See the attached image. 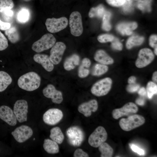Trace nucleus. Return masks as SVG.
Returning <instances> with one entry per match:
<instances>
[{
    "instance_id": "1",
    "label": "nucleus",
    "mask_w": 157,
    "mask_h": 157,
    "mask_svg": "<svg viewBox=\"0 0 157 157\" xmlns=\"http://www.w3.org/2000/svg\"><path fill=\"white\" fill-rule=\"evenodd\" d=\"M41 78L37 73L31 72L21 76L19 78L17 84L21 88L28 91H34L39 88Z\"/></svg>"
},
{
    "instance_id": "2",
    "label": "nucleus",
    "mask_w": 157,
    "mask_h": 157,
    "mask_svg": "<svg viewBox=\"0 0 157 157\" xmlns=\"http://www.w3.org/2000/svg\"><path fill=\"white\" fill-rule=\"evenodd\" d=\"M68 143L74 147H78L83 142L85 134L83 130L77 126H73L69 128L66 131Z\"/></svg>"
},
{
    "instance_id": "3",
    "label": "nucleus",
    "mask_w": 157,
    "mask_h": 157,
    "mask_svg": "<svg viewBox=\"0 0 157 157\" xmlns=\"http://www.w3.org/2000/svg\"><path fill=\"white\" fill-rule=\"evenodd\" d=\"M145 122V119L142 116L134 115L127 118L121 119L119 121V124L123 130L129 131L143 125Z\"/></svg>"
},
{
    "instance_id": "4",
    "label": "nucleus",
    "mask_w": 157,
    "mask_h": 157,
    "mask_svg": "<svg viewBox=\"0 0 157 157\" xmlns=\"http://www.w3.org/2000/svg\"><path fill=\"white\" fill-rule=\"evenodd\" d=\"M56 40L51 34H45L33 44L32 49L37 53L42 52L51 48L55 43Z\"/></svg>"
},
{
    "instance_id": "5",
    "label": "nucleus",
    "mask_w": 157,
    "mask_h": 157,
    "mask_svg": "<svg viewBox=\"0 0 157 157\" xmlns=\"http://www.w3.org/2000/svg\"><path fill=\"white\" fill-rule=\"evenodd\" d=\"M112 81L109 77H106L95 83L91 89L92 94L97 97L106 95L111 89Z\"/></svg>"
},
{
    "instance_id": "6",
    "label": "nucleus",
    "mask_w": 157,
    "mask_h": 157,
    "mask_svg": "<svg viewBox=\"0 0 157 157\" xmlns=\"http://www.w3.org/2000/svg\"><path fill=\"white\" fill-rule=\"evenodd\" d=\"M71 34L75 36H79L83 32L82 17L81 14L78 11H74L70 14L69 21Z\"/></svg>"
},
{
    "instance_id": "7",
    "label": "nucleus",
    "mask_w": 157,
    "mask_h": 157,
    "mask_svg": "<svg viewBox=\"0 0 157 157\" xmlns=\"http://www.w3.org/2000/svg\"><path fill=\"white\" fill-rule=\"evenodd\" d=\"M107 133L103 126H99L90 135L88 142L92 147L97 148L104 142L107 138Z\"/></svg>"
},
{
    "instance_id": "8",
    "label": "nucleus",
    "mask_w": 157,
    "mask_h": 157,
    "mask_svg": "<svg viewBox=\"0 0 157 157\" xmlns=\"http://www.w3.org/2000/svg\"><path fill=\"white\" fill-rule=\"evenodd\" d=\"M68 20L65 17L58 18H47L45 24L48 31L52 33L58 32L65 28L68 25Z\"/></svg>"
},
{
    "instance_id": "9",
    "label": "nucleus",
    "mask_w": 157,
    "mask_h": 157,
    "mask_svg": "<svg viewBox=\"0 0 157 157\" xmlns=\"http://www.w3.org/2000/svg\"><path fill=\"white\" fill-rule=\"evenodd\" d=\"M154 58V55L151 49L148 48H143L139 52L135 65L138 68L145 67L150 64Z\"/></svg>"
},
{
    "instance_id": "10",
    "label": "nucleus",
    "mask_w": 157,
    "mask_h": 157,
    "mask_svg": "<svg viewBox=\"0 0 157 157\" xmlns=\"http://www.w3.org/2000/svg\"><path fill=\"white\" fill-rule=\"evenodd\" d=\"M13 111L19 122L23 123L26 121L28 112L27 101L24 99L17 101L14 105Z\"/></svg>"
},
{
    "instance_id": "11",
    "label": "nucleus",
    "mask_w": 157,
    "mask_h": 157,
    "mask_svg": "<svg viewBox=\"0 0 157 157\" xmlns=\"http://www.w3.org/2000/svg\"><path fill=\"white\" fill-rule=\"evenodd\" d=\"M62 111L57 108H52L47 110L44 114L43 120L46 124L49 125L56 124L62 119Z\"/></svg>"
},
{
    "instance_id": "12",
    "label": "nucleus",
    "mask_w": 157,
    "mask_h": 157,
    "mask_svg": "<svg viewBox=\"0 0 157 157\" xmlns=\"http://www.w3.org/2000/svg\"><path fill=\"white\" fill-rule=\"evenodd\" d=\"M33 133V130L30 127L22 125L16 128L12 132L11 134L17 142L21 143L30 138Z\"/></svg>"
},
{
    "instance_id": "13",
    "label": "nucleus",
    "mask_w": 157,
    "mask_h": 157,
    "mask_svg": "<svg viewBox=\"0 0 157 157\" xmlns=\"http://www.w3.org/2000/svg\"><path fill=\"white\" fill-rule=\"evenodd\" d=\"M66 49L65 44L61 42H56L51 48L49 58L53 65H58L61 62Z\"/></svg>"
},
{
    "instance_id": "14",
    "label": "nucleus",
    "mask_w": 157,
    "mask_h": 157,
    "mask_svg": "<svg viewBox=\"0 0 157 157\" xmlns=\"http://www.w3.org/2000/svg\"><path fill=\"white\" fill-rule=\"evenodd\" d=\"M138 110V108L136 105L132 102H129L121 108L113 110L112 115L114 119H117L125 115L136 113Z\"/></svg>"
},
{
    "instance_id": "15",
    "label": "nucleus",
    "mask_w": 157,
    "mask_h": 157,
    "mask_svg": "<svg viewBox=\"0 0 157 157\" xmlns=\"http://www.w3.org/2000/svg\"><path fill=\"white\" fill-rule=\"evenodd\" d=\"M44 95L47 98H51L52 102L59 104L63 101L62 92L56 89L52 84H49L42 90Z\"/></svg>"
},
{
    "instance_id": "16",
    "label": "nucleus",
    "mask_w": 157,
    "mask_h": 157,
    "mask_svg": "<svg viewBox=\"0 0 157 157\" xmlns=\"http://www.w3.org/2000/svg\"><path fill=\"white\" fill-rule=\"evenodd\" d=\"M0 118L11 126H15L17 123V120L13 111L6 106L0 107Z\"/></svg>"
},
{
    "instance_id": "17",
    "label": "nucleus",
    "mask_w": 157,
    "mask_h": 157,
    "mask_svg": "<svg viewBox=\"0 0 157 157\" xmlns=\"http://www.w3.org/2000/svg\"><path fill=\"white\" fill-rule=\"evenodd\" d=\"M98 108L97 101L93 99L80 104L78 107V110L85 117H87L91 115L92 112H96Z\"/></svg>"
},
{
    "instance_id": "18",
    "label": "nucleus",
    "mask_w": 157,
    "mask_h": 157,
    "mask_svg": "<svg viewBox=\"0 0 157 157\" xmlns=\"http://www.w3.org/2000/svg\"><path fill=\"white\" fill-rule=\"evenodd\" d=\"M33 59L36 63L41 64L47 71L50 72L53 70L54 65L50 60L48 55L37 53L33 56Z\"/></svg>"
},
{
    "instance_id": "19",
    "label": "nucleus",
    "mask_w": 157,
    "mask_h": 157,
    "mask_svg": "<svg viewBox=\"0 0 157 157\" xmlns=\"http://www.w3.org/2000/svg\"><path fill=\"white\" fill-rule=\"evenodd\" d=\"M94 59L100 63L106 65L112 64L114 62L113 59L102 49L98 50L96 52Z\"/></svg>"
},
{
    "instance_id": "20",
    "label": "nucleus",
    "mask_w": 157,
    "mask_h": 157,
    "mask_svg": "<svg viewBox=\"0 0 157 157\" xmlns=\"http://www.w3.org/2000/svg\"><path fill=\"white\" fill-rule=\"evenodd\" d=\"M137 27V24L135 22L122 23L117 26V29L122 35H130Z\"/></svg>"
},
{
    "instance_id": "21",
    "label": "nucleus",
    "mask_w": 157,
    "mask_h": 157,
    "mask_svg": "<svg viewBox=\"0 0 157 157\" xmlns=\"http://www.w3.org/2000/svg\"><path fill=\"white\" fill-rule=\"evenodd\" d=\"M80 58L78 55L74 54L66 58L63 63V67L66 70L74 69L80 63Z\"/></svg>"
},
{
    "instance_id": "22",
    "label": "nucleus",
    "mask_w": 157,
    "mask_h": 157,
    "mask_svg": "<svg viewBox=\"0 0 157 157\" xmlns=\"http://www.w3.org/2000/svg\"><path fill=\"white\" fill-rule=\"evenodd\" d=\"M91 64V61L88 58H85L82 60L78 69V75L79 77L84 78L88 75Z\"/></svg>"
},
{
    "instance_id": "23",
    "label": "nucleus",
    "mask_w": 157,
    "mask_h": 157,
    "mask_svg": "<svg viewBox=\"0 0 157 157\" xmlns=\"http://www.w3.org/2000/svg\"><path fill=\"white\" fill-rule=\"evenodd\" d=\"M58 144L53 140L49 139H45L44 141L43 147L45 151L49 154L58 153L59 151Z\"/></svg>"
},
{
    "instance_id": "24",
    "label": "nucleus",
    "mask_w": 157,
    "mask_h": 157,
    "mask_svg": "<svg viewBox=\"0 0 157 157\" xmlns=\"http://www.w3.org/2000/svg\"><path fill=\"white\" fill-rule=\"evenodd\" d=\"M50 138L58 144H60L64 139V135L60 129L58 127L52 128L50 131Z\"/></svg>"
},
{
    "instance_id": "25",
    "label": "nucleus",
    "mask_w": 157,
    "mask_h": 157,
    "mask_svg": "<svg viewBox=\"0 0 157 157\" xmlns=\"http://www.w3.org/2000/svg\"><path fill=\"white\" fill-rule=\"evenodd\" d=\"M12 79L7 72L0 71V92L4 91L12 83Z\"/></svg>"
},
{
    "instance_id": "26",
    "label": "nucleus",
    "mask_w": 157,
    "mask_h": 157,
    "mask_svg": "<svg viewBox=\"0 0 157 157\" xmlns=\"http://www.w3.org/2000/svg\"><path fill=\"white\" fill-rule=\"evenodd\" d=\"M5 34L6 35L8 40L12 43H15L20 40V35L16 28L14 26L5 30Z\"/></svg>"
},
{
    "instance_id": "27",
    "label": "nucleus",
    "mask_w": 157,
    "mask_h": 157,
    "mask_svg": "<svg viewBox=\"0 0 157 157\" xmlns=\"http://www.w3.org/2000/svg\"><path fill=\"white\" fill-rule=\"evenodd\" d=\"M144 38L143 37L134 35L130 37L127 40L126 47L128 49L133 47L141 45L144 42Z\"/></svg>"
},
{
    "instance_id": "28",
    "label": "nucleus",
    "mask_w": 157,
    "mask_h": 157,
    "mask_svg": "<svg viewBox=\"0 0 157 157\" xmlns=\"http://www.w3.org/2000/svg\"><path fill=\"white\" fill-rule=\"evenodd\" d=\"M108 70L107 65L101 63H97L93 67L91 72L93 76H99L106 73Z\"/></svg>"
},
{
    "instance_id": "29",
    "label": "nucleus",
    "mask_w": 157,
    "mask_h": 157,
    "mask_svg": "<svg viewBox=\"0 0 157 157\" xmlns=\"http://www.w3.org/2000/svg\"><path fill=\"white\" fill-rule=\"evenodd\" d=\"M99 150L101 154V157H111L112 156L113 150V148L107 143L104 142L100 145Z\"/></svg>"
},
{
    "instance_id": "30",
    "label": "nucleus",
    "mask_w": 157,
    "mask_h": 157,
    "mask_svg": "<svg viewBox=\"0 0 157 157\" xmlns=\"http://www.w3.org/2000/svg\"><path fill=\"white\" fill-rule=\"evenodd\" d=\"M30 16V13L29 10L26 8H23L18 12L17 15V19L19 22L24 24L29 20Z\"/></svg>"
},
{
    "instance_id": "31",
    "label": "nucleus",
    "mask_w": 157,
    "mask_h": 157,
    "mask_svg": "<svg viewBox=\"0 0 157 157\" xmlns=\"http://www.w3.org/2000/svg\"><path fill=\"white\" fill-rule=\"evenodd\" d=\"M105 12L104 6L100 4L96 7L91 8L89 12L88 15L90 18L94 17L101 18L103 17Z\"/></svg>"
},
{
    "instance_id": "32",
    "label": "nucleus",
    "mask_w": 157,
    "mask_h": 157,
    "mask_svg": "<svg viewBox=\"0 0 157 157\" xmlns=\"http://www.w3.org/2000/svg\"><path fill=\"white\" fill-rule=\"evenodd\" d=\"M111 16V13L108 11H105L103 16L102 19V28L106 31H109L111 28L110 23V20Z\"/></svg>"
},
{
    "instance_id": "33",
    "label": "nucleus",
    "mask_w": 157,
    "mask_h": 157,
    "mask_svg": "<svg viewBox=\"0 0 157 157\" xmlns=\"http://www.w3.org/2000/svg\"><path fill=\"white\" fill-rule=\"evenodd\" d=\"M146 90L148 98L151 99L154 94H157V84L153 81H150L147 84Z\"/></svg>"
},
{
    "instance_id": "34",
    "label": "nucleus",
    "mask_w": 157,
    "mask_h": 157,
    "mask_svg": "<svg viewBox=\"0 0 157 157\" xmlns=\"http://www.w3.org/2000/svg\"><path fill=\"white\" fill-rule=\"evenodd\" d=\"M151 0H142L139 1L137 7L143 11L149 12L151 10Z\"/></svg>"
},
{
    "instance_id": "35",
    "label": "nucleus",
    "mask_w": 157,
    "mask_h": 157,
    "mask_svg": "<svg viewBox=\"0 0 157 157\" xmlns=\"http://www.w3.org/2000/svg\"><path fill=\"white\" fill-rule=\"evenodd\" d=\"M14 6L12 0H0V13L5 10L11 9Z\"/></svg>"
},
{
    "instance_id": "36",
    "label": "nucleus",
    "mask_w": 157,
    "mask_h": 157,
    "mask_svg": "<svg viewBox=\"0 0 157 157\" xmlns=\"http://www.w3.org/2000/svg\"><path fill=\"white\" fill-rule=\"evenodd\" d=\"M114 38L112 35L108 34H104L99 35L97 37V40L99 42L101 43L111 42Z\"/></svg>"
},
{
    "instance_id": "37",
    "label": "nucleus",
    "mask_w": 157,
    "mask_h": 157,
    "mask_svg": "<svg viewBox=\"0 0 157 157\" xmlns=\"http://www.w3.org/2000/svg\"><path fill=\"white\" fill-rule=\"evenodd\" d=\"M2 18L8 22L12 18L13 12L11 9L5 10L0 13Z\"/></svg>"
},
{
    "instance_id": "38",
    "label": "nucleus",
    "mask_w": 157,
    "mask_h": 157,
    "mask_svg": "<svg viewBox=\"0 0 157 157\" xmlns=\"http://www.w3.org/2000/svg\"><path fill=\"white\" fill-rule=\"evenodd\" d=\"M8 46V41L4 35L0 31V51L6 49Z\"/></svg>"
},
{
    "instance_id": "39",
    "label": "nucleus",
    "mask_w": 157,
    "mask_h": 157,
    "mask_svg": "<svg viewBox=\"0 0 157 157\" xmlns=\"http://www.w3.org/2000/svg\"><path fill=\"white\" fill-rule=\"evenodd\" d=\"M111 42V46L113 48L119 51L122 50L123 45L118 39L114 38Z\"/></svg>"
},
{
    "instance_id": "40",
    "label": "nucleus",
    "mask_w": 157,
    "mask_h": 157,
    "mask_svg": "<svg viewBox=\"0 0 157 157\" xmlns=\"http://www.w3.org/2000/svg\"><path fill=\"white\" fill-rule=\"evenodd\" d=\"M109 5L119 7L122 6L126 0H106Z\"/></svg>"
},
{
    "instance_id": "41",
    "label": "nucleus",
    "mask_w": 157,
    "mask_h": 157,
    "mask_svg": "<svg viewBox=\"0 0 157 157\" xmlns=\"http://www.w3.org/2000/svg\"><path fill=\"white\" fill-rule=\"evenodd\" d=\"M122 7L123 11L125 12H129L131 11L132 8L131 0H126Z\"/></svg>"
},
{
    "instance_id": "42",
    "label": "nucleus",
    "mask_w": 157,
    "mask_h": 157,
    "mask_svg": "<svg viewBox=\"0 0 157 157\" xmlns=\"http://www.w3.org/2000/svg\"><path fill=\"white\" fill-rule=\"evenodd\" d=\"M140 85L138 84L134 83L129 84L126 88L127 91L130 93H133L137 91L139 89Z\"/></svg>"
},
{
    "instance_id": "43",
    "label": "nucleus",
    "mask_w": 157,
    "mask_h": 157,
    "mask_svg": "<svg viewBox=\"0 0 157 157\" xmlns=\"http://www.w3.org/2000/svg\"><path fill=\"white\" fill-rule=\"evenodd\" d=\"M73 156L74 157H88L89 155L81 149H77L74 151Z\"/></svg>"
},
{
    "instance_id": "44",
    "label": "nucleus",
    "mask_w": 157,
    "mask_h": 157,
    "mask_svg": "<svg viewBox=\"0 0 157 157\" xmlns=\"http://www.w3.org/2000/svg\"><path fill=\"white\" fill-rule=\"evenodd\" d=\"M130 147L134 152L137 153L140 155H144L145 154L144 151L139 147L136 145L133 144H129Z\"/></svg>"
},
{
    "instance_id": "45",
    "label": "nucleus",
    "mask_w": 157,
    "mask_h": 157,
    "mask_svg": "<svg viewBox=\"0 0 157 157\" xmlns=\"http://www.w3.org/2000/svg\"><path fill=\"white\" fill-rule=\"evenodd\" d=\"M157 36L156 35H152L149 38V44L152 48H155L157 47Z\"/></svg>"
},
{
    "instance_id": "46",
    "label": "nucleus",
    "mask_w": 157,
    "mask_h": 157,
    "mask_svg": "<svg viewBox=\"0 0 157 157\" xmlns=\"http://www.w3.org/2000/svg\"><path fill=\"white\" fill-rule=\"evenodd\" d=\"M11 27L10 23L4 22L0 19V29L2 30H6L9 28Z\"/></svg>"
},
{
    "instance_id": "47",
    "label": "nucleus",
    "mask_w": 157,
    "mask_h": 157,
    "mask_svg": "<svg viewBox=\"0 0 157 157\" xmlns=\"http://www.w3.org/2000/svg\"><path fill=\"white\" fill-rule=\"evenodd\" d=\"M138 93L139 95L144 96L146 94V90L144 88L142 87L139 89Z\"/></svg>"
},
{
    "instance_id": "48",
    "label": "nucleus",
    "mask_w": 157,
    "mask_h": 157,
    "mask_svg": "<svg viewBox=\"0 0 157 157\" xmlns=\"http://www.w3.org/2000/svg\"><path fill=\"white\" fill-rule=\"evenodd\" d=\"M136 81V78L134 76H131L128 79V83L129 84L135 83Z\"/></svg>"
},
{
    "instance_id": "49",
    "label": "nucleus",
    "mask_w": 157,
    "mask_h": 157,
    "mask_svg": "<svg viewBox=\"0 0 157 157\" xmlns=\"http://www.w3.org/2000/svg\"><path fill=\"white\" fill-rule=\"evenodd\" d=\"M136 103L138 105H143L145 103L144 99L142 98H138L135 101Z\"/></svg>"
},
{
    "instance_id": "50",
    "label": "nucleus",
    "mask_w": 157,
    "mask_h": 157,
    "mask_svg": "<svg viewBox=\"0 0 157 157\" xmlns=\"http://www.w3.org/2000/svg\"><path fill=\"white\" fill-rule=\"evenodd\" d=\"M152 80L153 82L155 83H156L157 82V72L155 71L152 75Z\"/></svg>"
},
{
    "instance_id": "51",
    "label": "nucleus",
    "mask_w": 157,
    "mask_h": 157,
    "mask_svg": "<svg viewBox=\"0 0 157 157\" xmlns=\"http://www.w3.org/2000/svg\"><path fill=\"white\" fill-rule=\"evenodd\" d=\"M154 52L155 55H157V48L156 47L154 48Z\"/></svg>"
},
{
    "instance_id": "52",
    "label": "nucleus",
    "mask_w": 157,
    "mask_h": 157,
    "mask_svg": "<svg viewBox=\"0 0 157 157\" xmlns=\"http://www.w3.org/2000/svg\"><path fill=\"white\" fill-rule=\"evenodd\" d=\"M23 0L25 1H30L31 0Z\"/></svg>"
}]
</instances>
